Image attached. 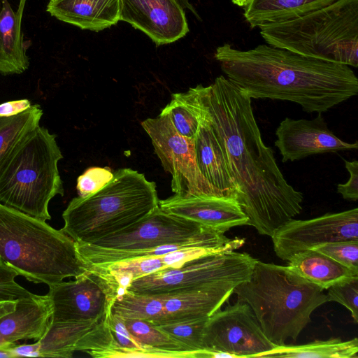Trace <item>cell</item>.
<instances>
[{
	"mask_svg": "<svg viewBox=\"0 0 358 358\" xmlns=\"http://www.w3.org/2000/svg\"><path fill=\"white\" fill-rule=\"evenodd\" d=\"M202 117L220 144L248 224L271 236L300 213L303 194L287 182L262 138L252 99L224 76L192 87Z\"/></svg>",
	"mask_w": 358,
	"mask_h": 358,
	"instance_id": "cell-1",
	"label": "cell"
},
{
	"mask_svg": "<svg viewBox=\"0 0 358 358\" xmlns=\"http://www.w3.org/2000/svg\"><path fill=\"white\" fill-rule=\"evenodd\" d=\"M215 58L227 78L251 99L288 101L307 113H324L358 93L350 66L261 44L240 50L225 43Z\"/></svg>",
	"mask_w": 358,
	"mask_h": 358,
	"instance_id": "cell-2",
	"label": "cell"
},
{
	"mask_svg": "<svg viewBox=\"0 0 358 358\" xmlns=\"http://www.w3.org/2000/svg\"><path fill=\"white\" fill-rule=\"evenodd\" d=\"M323 291L288 266L257 259L248 280L233 294L250 306L265 336L282 345L288 339L296 341L311 322L312 313L327 302Z\"/></svg>",
	"mask_w": 358,
	"mask_h": 358,
	"instance_id": "cell-3",
	"label": "cell"
},
{
	"mask_svg": "<svg viewBox=\"0 0 358 358\" xmlns=\"http://www.w3.org/2000/svg\"><path fill=\"white\" fill-rule=\"evenodd\" d=\"M0 257L28 281L48 286L90 268L62 229L1 203Z\"/></svg>",
	"mask_w": 358,
	"mask_h": 358,
	"instance_id": "cell-4",
	"label": "cell"
},
{
	"mask_svg": "<svg viewBox=\"0 0 358 358\" xmlns=\"http://www.w3.org/2000/svg\"><path fill=\"white\" fill-rule=\"evenodd\" d=\"M159 201L155 182L137 171L120 169L97 192L71 199L62 213L61 229L76 243H91L141 220Z\"/></svg>",
	"mask_w": 358,
	"mask_h": 358,
	"instance_id": "cell-5",
	"label": "cell"
},
{
	"mask_svg": "<svg viewBox=\"0 0 358 358\" xmlns=\"http://www.w3.org/2000/svg\"><path fill=\"white\" fill-rule=\"evenodd\" d=\"M259 28L271 46L358 66V0H337L297 18Z\"/></svg>",
	"mask_w": 358,
	"mask_h": 358,
	"instance_id": "cell-6",
	"label": "cell"
},
{
	"mask_svg": "<svg viewBox=\"0 0 358 358\" xmlns=\"http://www.w3.org/2000/svg\"><path fill=\"white\" fill-rule=\"evenodd\" d=\"M63 158L56 136L37 126L14 148L0 167V203L50 220L48 205L64 189L58 162Z\"/></svg>",
	"mask_w": 358,
	"mask_h": 358,
	"instance_id": "cell-7",
	"label": "cell"
},
{
	"mask_svg": "<svg viewBox=\"0 0 358 358\" xmlns=\"http://www.w3.org/2000/svg\"><path fill=\"white\" fill-rule=\"evenodd\" d=\"M257 261L246 252L208 254L179 268H166L134 280L127 291L163 294L216 285L236 287L248 280Z\"/></svg>",
	"mask_w": 358,
	"mask_h": 358,
	"instance_id": "cell-8",
	"label": "cell"
},
{
	"mask_svg": "<svg viewBox=\"0 0 358 358\" xmlns=\"http://www.w3.org/2000/svg\"><path fill=\"white\" fill-rule=\"evenodd\" d=\"M234 239L194 221L169 214L158 206L129 227L87 244L102 248L131 250L196 241L225 245Z\"/></svg>",
	"mask_w": 358,
	"mask_h": 358,
	"instance_id": "cell-9",
	"label": "cell"
},
{
	"mask_svg": "<svg viewBox=\"0 0 358 358\" xmlns=\"http://www.w3.org/2000/svg\"><path fill=\"white\" fill-rule=\"evenodd\" d=\"M141 126L150 138L164 169L172 176L171 189L174 194L224 196L201 173L194 138L178 133L167 116L161 113L143 120Z\"/></svg>",
	"mask_w": 358,
	"mask_h": 358,
	"instance_id": "cell-10",
	"label": "cell"
},
{
	"mask_svg": "<svg viewBox=\"0 0 358 358\" xmlns=\"http://www.w3.org/2000/svg\"><path fill=\"white\" fill-rule=\"evenodd\" d=\"M275 346L265 336L250 306L238 300L214 313L205 326L203 350L226 352L234 357H257Z\"/></svg>",
	"mask_w": 358,
	"mask_h": 358,
	"instance_id": "cell-11",
	"label": "cell"
},
{
	"mask_svg": "<svg viewBox=\"0 0 358 358\" xmlns=\"http://www.w3.org/2000/svg\"><path fill=\"white\" fill-rule=\"evenodd\" d=\"M46 294L52 303L51 322L101 320L117 297L108 278L90 268L74 280L49 286Z\"/></svg>",
	"mask_w": 358,
	"mask_h": 358,
	"instance_id": "cell-12",
	"label": "cell"
},
{
	"mask_svg": "<svg viewBox=\"0 0 358 358\" xmlns=\"http://www.w3.org/2000/svg\"><path fill=\"white\" fill-rule=\"evenodd\" d=\"M276 255L289 261L296 253L324 243L358 240V208L310 220L291 219L271 236Z\"/></svg>",
	"mask_w": 358,
	"mask_h": 358,
	"instance_id": "cell-13",
	"label": "cell"
},
{
	"mask_svg": "<svg viewBox=\"0 0 358 358\" xmlns=\"http://www.w3.org/2000/svg\"><path fill=\"white\" fill-rule=\"evenodd\" d=\"M275 146L282 162H294L317 154L358 148V143L343 141L329 129L322 113L312 120L286 117L275 130Z\"/></svg>",
	"mask_w": 358,
	"mask_h": 358,
	"instance_id": "cell-14",
	"label": "cell"
},
{
	"mask_svg": "<svg viewBox=\"0 0 358 358\" xmlns=\"http://www.w3.org/2000/svg\"><path fill=\"white\" fill-rule=\"evenodd\" d=\"M120 20L145 34L156 45L173 43L189 32L177 0H120Z\"/></svg>",
	"mask_w": 358,
	"mask_h": 358,
	"instance_id": "cell-15",
	"label": "cell"
},
{
	"mask_svg": "<svg viewBox=\"0 0 358 358\" xmlns=\"http://www.w3.org/2000/svg\"><path fill=\"white\" fill-rule=\"evenodd\" d=\"M159 206L169 214L222 234L234 227L248 224L249 222L238 201L229 197L173 194L159 200Z\"/></svg>",
	"mask_w": 358,
	"mask_h": 358,
	"instance_id": "cell-16",
	"label": "cell"
},
{
	"mask_svg": "<svg viewBox=\"0 0 358 358\" xmlns=\"http://www.w3.org/2000/svg\"><path fill=\"white\" fill-rule=\"evenodd\" d=\"M52 313L47 294L18 299L15 308L0 317V345L22 340L39 341L46 332Z\"/></svg>",
	"mask_w": 358,
	"mask_h": 358,
	"instance_id": "cell-17",
	"label": "cell"
},
{
	"mask_svg": "<svg viewBox=\"0 0 358 358\" xmlns=\"http://www.w3.org/2000/svg\"><path fill=\"white\" fill-rule=\"evenodd\" d=\"M236 287L216 285L163 294L161 324L209 317L221 308Z\"/></svg>",
	"mask_w": 358,
	"mask_h": 358,
	"instance_id": "cell-18",
	"label": "cell"
},
{
	"mask_svg": "<svg viewBox=\"0 0 358 358\" xmlns=\"http://www.w3.org/2000/svg\"><path fill=\"white\" fill-rule=\"evenodd\" d=\"M120 0H49L46 11L81 29L99 31L120 21Z\"/></svg>",
	"mask_w": 358,
	"mask_h": 358,
	"instance_id": "cell-19",
	"label": "cell"
},
{
	"mask_svg": "<svg viewBox=\"0 0 358 358\" xmlns=\"http://www.w3.org/2000/svg\"><path fill=\"white\" fill-rule=\"evenodd\" d=\"M199 114L200 124L194 138L198 167L204 178L224 196L237 200L238 188L228 167L222 147L212 128L201 115L200 110Z\"/></svg>",
	"mask_w": 358,
	"mask_h": 358,
	"instance_id": "cell-20",
	"label": "cell"
},
{
	"mask_svg": "<svg viewBox=\"0 0 358 358\" xmlns=\"http://www.w3.org/2000/svg\"><path fill=\"white\" fill-rule=\"evenodd\" d=\"M23 13L14 11L8 0H2L0 10V73L20 74L29 66L27 54L29 41L24 40Z\"/></svg>",
	"mask_w": 358,
	"mask_h": 358,
	"instance_id": "cell-21",
	"label": "cell"
},
{
	"mask_svg": "<svg viewBox=\"0 0 358 358\" xmlns=\"http://www.w3.org/2000/svg\"><path fill=\"white\" fill-rule=\"evenodd\" d=\"M337 0H247L243 16L252 28L303 16Z\"/></svg>",
	"mask_w": 358,
	"mask_h": 358,
	"instance_id": "cell-22",
	"label": "cell"
},
{
	"mask_svg": "<svg viewBox=\"0 0 358 358\" xmlns=\"http://www.w3.org/2000/svg\"><path fill=\"white\" fill-rule=\"evenodd\" d=\"M288 262L287 266L292 271L323 289L339 281L358 276L357 271L313 249L295 254Z\"/></svg>",
	"mask_w": 358,
	"mask_h": 358,
	"instance_id": "cell-23",
	"label": "cell"
},
{
	"mask_svg": "<svg viewBox=\"0 0 358 358\" xmlns=\"http://www.w3.org/2000/svg\"><path fill=\"white\" fill-rule=\"evenodd\" d=\"M100 320L50 321L38 341L41 357H72L78 341Z\"/></svg>",
	"mask_w": 358,
	"mask_h": 358,
	"instance_id": "cell-24",
	"label": "cell"
},
{
	"mask_svg": "<svg viewBox=\"0 0 358 358\" xmlns=\"http://www.w3.org/2000/svg\"><path fill=\"white\" fill-rule=\"evenodd\" d=\"M358 339L342 341L332 338L326 341H315L303 345H276L269 352L257 357L285 358H358Z\"/></svg>",
	"mask_w": 358,
	"mask_h": 358,
	"instance_id": "cell-25",
	"label": "cell"
},
{
	"mask_svg": "<svg viewBox=\"0 0 358 358\" xmlns=\"http://www.w3.org/2000/svg\"><path fill=\"white\" fill-rule=\"evenodd\" d=\"M113 285L117 297L122 296L136 279L166 268L162 256L125 259L105 265L90 266Z\"/></svg>",
	"mask_w": 358,
	"mask_h": 358,
	"instance_id": "cell-26",
	"label": "cell"
},
{
	"mask_svg": "<svg viewBox=\"0 0 358 358\" xmlns=\"http://www.w3.org/2000/svg\"><path fill=\"white\" fill-rule=\"evenodd\" d=\"M110 311L124 320H141L159 325L164 317L163 299L159 294H141L127 290L114 300Z\"/></svg>",
	"mask_w": 358,
	"mask_h": 358,
	"instance_id": "cell-27",
	"label": "cell"
},
{
	"mask_svg": "<svg viewBox=\"0 0 358 358\" xmlns=\"http://www.w3.org/2000/svg\"><path fill=\"white\" fill-rule=\"evenodd\" d=\"M43 111L39 104L11 117H0V167L23 138L39 125Z\"/></svg>",
	"mask_w": 358,
	"mask_h": 358,
	"instance_id": "cell-28",
	"label": "cell"
},
{
	"mask_svg": "<svg viewBox=\"0 0 358 358\" xmlns=\"http://www.w3.org/2000/svg\"><path fill=\"white\" fill-rule=\"evenodd\" d=\"M161 114L167 116L180 135L194 138L200 124V114L192 87L186 92L172 94L171 101L162 109Z\"/></svg>",
	"mask_w": 358,
	"mask_h": 358,
	"instance_id": "cell-29",
	"label": "cell"
},
{
	"mask_svg": "<svg viewBox=\"0 0 358 358\" xmlns=\"http://www.w3.org/2000/svg\"><path fill=\"white\" fill-rule=\"evenodd\" d=\"M124 321L129 331L145 348L168 352H192L151 322L134 319H127Z\"/></svg>",
	"mask_w": 358,
	"mask_h": 358,
	"instance_id": "cell-30",
	"label": "cell"
},
{
	"mask_svg": "<svg viewBox=\"0 0 358 358\" xmlns=\"http://www.w3.org/2000/svg\"><path fill=\"white\" fill-rule=\"evenodd\" d=\"M208 317L156 325L190 352L204 350L203 336Z\"/></svg>",
	"mask_w": 358,
	"mask_h": 358,
	"instance_id": "cell-31",
	"label": "cell"
},
{
	"mask_svg": "<svg viewBox=\"0 0 358 358\" xmlns=\"http://www.w3.org/2000/svg\"><path fill=\"white\" fill-rule=\"evenodd\" d=\"M105 317L78 341L76 351L86 352L94 358H107L110 352L118 349Z\"/></svg>",
	"mask_w": 358,
	"mask_h": 358,
	"instance_id": "cell-32",
	"label": "cell"
},
{
	"mask_svg": "<svg viewBox=\"0 0 358 358\" xmlns=\"http://www.w3.org/2000/svg\"><path fill=\"white\" fill-rule=\"evenodd\" d=\"M327 301H336L344 306L358 322V276L339 281L327 289Z\"/></svg>",
	"mask_w": 358,
	"mask_h": 358,
	"instance_id": "cell-33",
	"label": "cell"
},
{
	"mask_svg": "<svg viewBox=\"0 0 358 358\" xmlns=\"http://www.w3.org/2000/svg\"><path fill=\"white\" fill-rule=\"evenodd\" d=\"M313 250L320 252L358 272V240L327 243L315 247Z\"/></svg>",
	"mask_w": 358,
	"mask_h": 358,
	"instance_id": "cell-34",
	"label": "cell"
},
{
	"mask_svg": "<svg viewBox=\"0 0 358 358\" xmlns=\"http://www.w3.org/2000/svg\"><path fill=\"white\" fill-rule=\"evenodd\" d=\"M113 177L108 167H90L78 176L76 189L79 196L85 197L99 190Z\"/></svg>",
	"mask_w": 358,
	"mask_h": 358,
	"instance_id": "cell-35",
	"label": "cell"
},
{
	"mask_svg": "<svg viewBox=\"0 0 358 358\" xmlns=\"http://www.w3.org/2000/svg\"><path fill=\"white\" fill-rule=\"evenodd\" d=\"M17 275L18 273L0 257V301H17L34 294L15 280Z\"/></svg>",
	"mask_w": 358,
	"mask_h": 358,
	"instance_id": "cell-36",
	"label": "cell"
},
{
	"mask_svg": "<svg viewBox=\"0 0 358 358\" xmlns=\"http://www.w3.org/2000/svg\"><path fill=\"white\" fill-rule=\"evenodd\" d=\"M105 320L110 329L118 349L128 350H143L145 348L133 336L124 324V320L110 311L105 317Z\"/></svg>",
	"mask_w": 358,
	"mask_h": 358,
	"instance_id": "cell-37",
	"label": "cell"
},
{
	"mask_svg": "<svg viewBox=\"0 0 358 358\" xmlns=\"http://www.w3.org/2000/svg\"><path fill=\"white\" fill-rule=\"evenodd\" d=\"M220 252L227 251L205 248H189L169 252L162 255V258L166 268H179L185 263L201 256Z\"/></svg>",
	"mask_w": 358,
	"mask_h": 358,
	"instance_id": "cell-38",
	"label": "cell"
},
{
	"mask_svg": "<svg viewBox=\"0 0 358 358\" xmlns=\"http://www.w3.org/2000/svg\"><path fill=\"white\" fill-rule=\"evenodd\" d=\"M343 161L345 169L350 173V178L347 182L337 185V192L341 194L344 199L355 201L358 199V162L356 159Z\"/></svg>",
	"mask_w": 358,
	"mask_h": 358,
	"instance_id": "cell-39",
	"label": "cell"
},
{
	"mask_svg": "<svg viewBox=\"0 0 358 358\" xmlns=\"http://www.w3.org/2000/svg\"><path fill=\"white\" fill-rule=\"evenodd\" d=\"M31 101L27 99L9 101L0 103V117H11L18 115L31 106Z\"/></svg>",
	"mask_w": 358,
	"mask_h": 358,
	"instance_id": "cell-40",
	"label": "cell"
},
{
	"mask_svg": "<svg viewBox=\"0 0 358 358\" xmlns=\"http://www.w3.org/2000/svg\"><path fill=\"white\" fill-rule=\"evenodd\" d=\"M15 357H41L40 352V342L37 341L33 344H16L11 349Z\"/></svg>",
	"mask_w": 358,
	"mask_h": 358,
	"instance_id": "cell-41",
	"label": "cell"
},
{
	"mask_svg": "<svg viewBox=\"0 0 358 358\" xmlns=\"http://www.w3.org/2000/svg\"><path fill=\"white\" fill-rule=\"evenodd\" d=\"M17 301H0V317L13 311L15 308Z\"/></svg>",
	"mask_w": 358,
	"mask_h": 358,
	"instance_id": "cell-42",
	"label": "cell"
},
{
	"mask_svg": "<svg viewBox=\"0 0 358 358\" xmlns=\"http://www.w3.org/2000/svg\"><path fill=\"white\" fill-rule=\"evenodd\" d=\"M17 343H10L3 345H0V358H13L15 357L13 353L11 352V348Z\"/></svg>",
	"mask_w": 358,
	"mask_h": 358,
	"instance_id": "cell-43",
	"label": "cell"
},
{
	"mask_svg": "<svg viewBox=\"0 0 358 358\" xmlns=\"http://www.w3.org/2000/svg\"><path fill=\"white\" fill-rule=\"evenodd\" d=\"M177 1L179 3V4L183 9L189 10L196 16L197 19L201 20L199 15L197 13L194 6L189 3V0H177Z\"/></svg>",
	"mask_w": 358,
	"mask_h": 358,
	"instance_id": "cell-44",
	"label": "cell"
},
{
	"mask_svg": "<svg viewBox=\"0 0 358 358\" xmlns=\"http://www.w3.org/2000/svg\"><path fill=\"white\" fill-rule=\"evenodd\" d=\"M232 3L239 7L243 8L247 2V0H231Z\"/></svg>",
	"mask_w": 358,
	"mask_h": 358,
	"instance_id": "cell-45",
	"label": "cell"
},
{
	"mask_svg": "<svg viewBox=\"0 0 358 358\" xmlns=\"http://www.w3.org/2000/svg\"><path fill=\"white\" fill-rule=\"evenodd\" d=\"M26 1L27 0H19V6L17 10L24 12Z\"/></svg>",
	"mask_w": 358,
	"mask_h": 358,
	"instance_id": "cell-46",
	"label": "cell"
}]
</instances>
